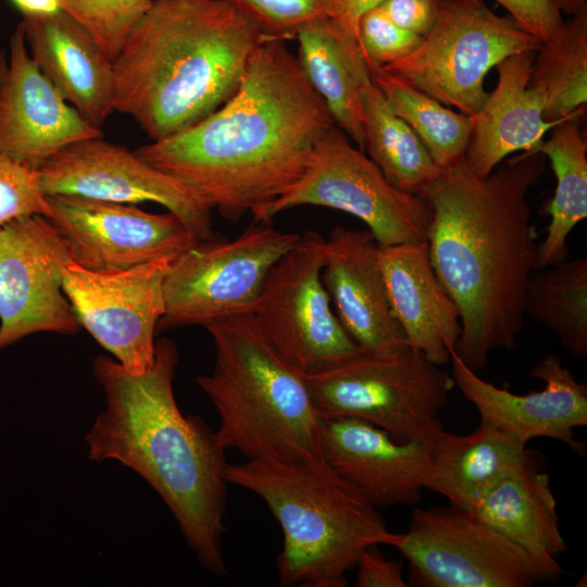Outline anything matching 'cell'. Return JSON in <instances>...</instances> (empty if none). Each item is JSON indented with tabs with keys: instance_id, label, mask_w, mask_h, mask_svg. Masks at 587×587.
<instances>
[{
	"instance_id": "7402d4cb",
	"label": "cell",
	"mask_w": 587,
	"mask_h": 587,
	"mask_svg": "<svg viewBox=\"0 0 587 587\" xmlns=\"http://www.w3.org/2000/svg\"><path fill=\"white\" fill-rule=\"evenodd\" d=\"M389 304L407 342L442 366L461 334L458 307L432 264L427 241L377 245Z\"/></svg>"
},
{
	"instance_id": "ffe728a7",
	"label": "cell",
	"mask_w": 587,
	"mask_h": 587,
	"mask_svg": "<svg viewBox=\"0 0 587 587\" xmlns=\"http://www.w3.org/2000/svg\"><path fill=\"white\" fill-rule=\"evenodd\" d=\"M377 245L369 229L337 226L325 240L322 270L337 317L359 347L370 351L408 344L391 312Z\"/></svg>"
},
{
	"instance_id": "2e32d148",
	"label": "cell",
	"mask_w": 587,
	"mask_h": 587,
	"mask_svg": "<svg viewBox=\"0 0 587 587\" xmlns=\"http://www.w3.org/2000/svg\"><path fill=\"white\" fill-rule=\"evenodd\" d=\"M48 220L64 237L72 261L91 271L127 270L176 257L197 241L172 212L77 196H50Z\"/></svg>"
},
{
	"instance_id": "8fae6325",
	"label": "cell",
	"mask_w": 587,
	"mask_h": 587,
	"mask_svg": "<svg viewBox=\"0 0 587 587\" xmlns=\"http://www.w3.org/2000/svg\"><path fill=\"white\" fill-rule=\"evenodd\" d=\"M300 205L351 214L366 224L378 245L426 241L432 221L429 205L391 185L337 126L323 137L302 177L251 214L253 222L270 224L278 213Z\"/></svg>"
},
{
	"instance_id": "6da1fadb",
	"label": "cell",
	"mask_w": 587,
	"mask_h": 587,
	"mask_svg": "<svg viewBox=\"0 0 587 587\" xmlns=\"http://www.w3.org/2000/svg\"><path fill=\"white\" fill-rule=\"evenodd\" d=\"M334 126L298 58L284 40L270 38L254 51L226 103L135 152L236 222L294 186Z\"/></svg>"
},
{
	"instance_id": "d4e9b609",
	"label": "cell",
	"mask_w": 587,
	"mask_h": 587,
	"mask_svg": "<svg viewBox=\"0 0 587 587\" xmlns=\"http://www.w3.org/2000/svg\"><path fill=\"white\" fill-rule=\"evenodd\" d=\"M467 512L540 559L558 561L566 550L550 477L533 452Z\"/></svg>"
},
{
	"instance_id": "d6986e66",
	"label": "cell",
	"mask_w": 587,
	"mask_h": 587,
	"mask_svg": "<svg viewBox=\"0 0 587 587\" xmlns=\"http://www.w3.org/2000/svg\"><path fill=\"white\" fill-rule=\"evenodd\" d=\"M433 436L401 441L360 419H321L324 460L377 509L420 500Z\"/></svg>"
},
{
	"instance_id": "8992f818",
	"label": "cell",
	"mask_w": 587,
	"mask_h": 587,
	"mask_svg": "<svg viewBox=\"0 0 587 587\" xmlns=\"http://www.w3.org/2000/svg\"><path fill=\"white\" fill-rule=\"evenodd\" d=\"M203 327L213 340L215 361L212 372L196 383L218 415V444L250 461L324 459L321 419L304 376L275 351L254 314Z\"/></svg>"
},
{
	"instance_id": "4dcf8cb0",
	"label": "cell",
	"mask_w": 587,
	"mask_h": 587,
	"mask_svg": "<svg viewBox=\"0 0 587 587\" xmlns=\"http://www.w3.org/2000/svg\"><path fill=\"white\" fill-rule=\"evenodd\" d=\"M371 74L391 110L411 127L441 170L464 160L472 135V116L447 108L382 68Z\"/></svg>"
},
{
	"instance_id": "7c38bea8",
	"label": "cell",
	"mask_w": 587,
	"mask_h": 587,
	"mask_svg": "<svg viewBox=\"0 0 587 587\" xmlns=\"http://www.w3.org/2000/svg\"><path fill=\"white\" fill-rule=\"evenodd\" d=\"M324 262L325 239L314 230L301 234L271 268L253 312L271 346L303 376L361 350L330 305Z\"/></svg>"
},
{
	"instance_id": "ab89813d",
	"label": "cell",
	"mask_w": 587,
	"mask_h": 587,
	"mask_svg": "<svg viewBox=\"0 0 587 587\" xmlns=\"http://www.w3.org/2000/svg\"><path fill=\"white\" fill-rule=\"evenodd\" d=\"M23 16H39L61 10L60 0H10Z\"/></svg>"
},
{
	"instance_id": "e575fe53",
	"label": "cell",
	"mask_w": 587,
	"mask_h": 587,
	"mask_svg": "<svg viewBox=\"0 0 587 587\" xmlns=\"http://www.w3.org/2000/svg\"><path fill=\"white\" fill-rule=\"evenodd\" d=\"M35 214L49 215L37 170L0 155V227Z\"/></svg>"
},
{
	"instance_id": "4316f807",
	"label": "cell",
	"mask_w": 587,
	"mask_h": 587,
	"mask_svg": "<svg viewBox=\"0 0 587 587\" xmlns=\"http://www.w3.org/2000/svg\"><path fill=\"white\" fill-rule=\"evenodd\" d=\"M585 108L563 118L535 150L546 155L557 186L547 207L550 223L538 246V270L567 258L571 232L587 217V145L580 121Z\"/></svg>"
},
{
	"instance_id": "74e56055",
	"label": "cell",
	"mask_w": 587,
	"mask_h": 587,
	"mask_svg": "<svg viewBox=\"0 0 587 587\" xmlns=\"http://www.w3.org/2000/svg\"><path fill=\"white\" fill-rule=\"evenodd\" d=\"M378 7L396 25L421 37L437 16V0H385Z\"/></svg>"
},
{
	"instance_id": "8d00e7d4",
	"label": "cell",
	"mask_w": 587,
	"mask_h": 587,
	"mask_svg": "<svg viewBox=\"0 0 587 587\" xmlns=\"http://www.w3.org/2000/svg\"><path fill=\"white\" fill-rule=\"evenodd\" d=\"M355 566H358L355 579L358 587L408 586L402 575L403 561L386 559L376 546L366 548Z\"/></svg>"
},
{
	"instance_id": "277c9868",
	"label": "cell",
	"mask_w": 587,
	"mask_h": 587,
	"mask_svg": "<svg viewBox=\"0 0 587 587\" xmlns=\"http://www.w3.org/2000/svg\"><path fill=\"white\" fill-rule=\"evenodd\" d=\"M266 39L226 0H153L113 61L114 110L152 141L178 134L236 93Z\"/></svg>"
},
{
	"instance_id": "7a4b0ae2",
	"label": "cell",
	"mask_w": 587,
	"mask_h": 587,
	"mask_svg": "<svg viewBox=\"0 0 587 587\" xmlns=\"http://www.w3.org/2000/svg\"><path fill=\"white\" fill-rule=\"evenodd\" d=\"M544 171L537 151L515 155L486 177L463 160L441 170L420 195L432 210V264L460 314L454 351L475 372L491 352L514 348L523 330L539 246L528 193Z\"/></svg>"
},
{
	"instance_id": "5bb4252c",
	"label": "cell",
	"mask_w": 587,
	"mask_h": 587,
	"mask_svg": "<svg viewBox=\"0 0 587 587\" xmlns=\"http://www.w3.org/2000/svg\"><path fill=\"white\" fill-rule=\"evenodd\" d=\"M175 257L98 272L70 262L63 290L79 324L129 373L153 362L154 334L165 312L163 283Z\"/></svg>"
},
{
	"instance_id": "9c48e42d",
	"label": "cell",
	"mask_w": 587,
	"mask_h": 587,
	"mask_svg": "<svg viewBox=\"0 0 587 587\" xmlns=\"http://www.w3.org/2000/svg\"><path fill=\"white\" fill-rule=\"evenodd\" d=\"M395 548L422 587H529L555 579L558 561L536 557L466 510L415 508Z\"/></svg>"
},
{
	"instance_id": "f1b7e54d",
	"label": "cell",
	"mask_w": 587,
	"mask_h": 587,
	"mask_svg": "<svg viewBox=\"0 0 587 587\" xmlns=\"http://www.w3.org/2000/svg\"><path fill=\"white\" fill-rule=\"evenodd\" d=\"M527 87L539 99L547 121L586 108L587 5L542 41Z\"/></svg>"
},
{
	"instance_id": "e0dca14e",
	"label": "cell",
	"mask_w": 587,
	"mask_h": 587,
	"mask_svg": "<svg viewBox=\"0 0 587 587\" xmlns=\"http://www.w3.org/2000/svg\"><path fill=\"white\" fill-rule=\"evenodd\" d=\"M101 136L37 66L20 23L0 52V155L38 170L64 148Z\"/></svg>"
},
{
	"instance_id": "3957f363",
	"label": "cell",
	"mask_w": 587,
	"mask_h": 587,
	"mask_svg": "<svg viewBox=\"0 0 587 587\" xmlns=\"http://www.w3.org/2000/svg\"><path fill=\"white\" fill-rule=\"evenodd\" d=\"M176 345L155 344L152 364L129 373L107 355L92 371L105 407L85 435L91 461H117L136 472L164 501L200 564L226 575L222 552L227 496L225 451L199 416L184 415L173 390Z\"/></svg>"
},
{
	"instance_id": "ba28073f",
	"label": "cell",
	"mask_w": 587,
	"mask_h": 587,
	"mask_svg": "<svg viewBox=\"0 0 587 587\" xmlns=\"http://www.w3.org/2000/svg\"><path fill=\"white\" fill-rule=\"evenodd\" d=\"M541 43L484 0H437L435 23L417 48L382 70L473 116L487 98L488 72L511 55L536 52Z\"/></svg>"
},
{
	"instance_id": "f35d334b",
	"label": "cell",
	"mask_w": 587,
	"mask_h": 587,
	"mask_svg": "<svg viewBox=\"0 0 587 587\" xmlns=\"http://www.w3.org/2000/svg\"><path fill=\"white\" fill-rule=\"evenodd\" d=\"M336 7V18L345 27L358 36L360 17L369 10L378 7L385 0H333ZM359 38V36H358Z\"/></svg>"
},
{
	"instance_id": "1f68e13d",
	"label": "cell",
	"mask_w": 587,
	"mask_h": 587,
	"mask_svg": "<svg viewBox=\"0 0 587 587\" xmlns=\"http://www.w3.org/2000/svg\"><path fill=\"white\" fill-rule=\"evenodd\" d=\"M153 0H60L62 11L80 23L113 62Z\"/></svg>"
},
{
	"instance_id": "83f0119b",
	"label": "cell",
	"mask_w": 587,
	"mask_h": 587,
	"mask_svg": "<svg viewBox=\"0 0 587 587\" xmlns=\"http://www.w3.org/2000/svg\"><path fill=\"white\" fill-rule=\"evenodd\" d=\"M361 104L364 152L396 188L422 195L441 168L411 127L391 110L373 79L362 89Z\"/></svg>"
},
{
	"instance_id": "484cf974",
	"label": "cell",
	"mask_w": 587,
	"mask_h": 587,
	"mask_svg": "<svg viewBox=\"0 0 587 587\" xmlns=\"http://www.w3.org/2000/svg\"><path fill=\"white\" fill-rule=\"evenodd\" d=\"M530 452L522 440L484 422L464 436L440 427L432 437L424 489L437 492L449 503L469 511Z\"/></svg>"
},
{
	"instance_id": "603a6c76",
	"label": "cell",
	"mask_w": 587,
	"mask_h": 587,
	"mask_svg": "<svg viewBox=\"0 0 587 587\" xmlns=\"http://www.w3.org/2000/svg\"><path fill=\"white\" fill-rule=\"evenodd\" d=\"M535 53H517L501 61L496 66L497 86L472 116L464 161L480 177L514 152L535 151L546 133L563 120H545L539 99L527 87Z\"/></svg>"
},
{
	"instance_id": "44dd1931",
	"label": "cell",
	"mask_w": 587,
	"mask_h": 587,
	"mask_svg": "<svg viewBox=\"0 0 587 587\" xmlns=\"http://www.w3.org/2000/svg\"><path fill=\"white\" fill-rule=\"evenodd\" d=\"M32 59L60 95L100 128L115 111L113 62L92 35L60 10L20 22Z\"/></svg>"
},
{
	"instance_id": "836d02e7",
	"label": "cell",
	"mask_w": 587,
	"mask_h": 587,
	"mask_svg": "<svg viewBox=\"0 0 587 587\" xmlns=\"http://www.w3.org/2000/svg\"><path fill=\"white\" fill-rule=\"evenodd\" d=\"M358 36L371 72L409 55L423 39L396 25L379 7L360 17Z\"/></svg>"
},
{
	"instance_id": "30bf717a",
	"label": "cell",
	"mask_w": 587,
	"mask_h": 587,
	"mask_svg": "<svg viewBox=\"0 0 587 587\" xmlns=\"http://www.w3.org/2000/svg\"><path fill=\"white\" fill-rule=\"evenodd\" d=\"M301 234L253 222L237 238L212 236L177 254L163 283L160 328L253 314L271 268Z\"/></svg>"
},
{
	"instance_id": "f546056e",
	"label": "cell",
	"mask_w": 587,
	"mask_h": 587,
	"mask_svg": "<svg viewBox=\"0 0 587 587\" xmlns=\"http://www.w3.org/2000/svg\"><path fill=\"white\" fill-rule=\"evenodd\" d=\"M525 314L550 329L573 358L587 355V259H564L535 272Z\"/></svg>"
},
{
	"instance_id": "5b68a950",
	"label": "cell",
	"mask_w": 587,
	"mask_h": 587,
	"mask_svg": "<svg viewBox=\"0 0 587 587\" xmlns=\"http://www.w3.org/2000/svg\"><path fill=\"white\" fill-rule=\"evenodd\" d=\"M228 484L259 496L278 522L282 586L345 587L362 552L396 544L378 509L328 463L247 460L229 464Z\"/></svg>"
},
{
	"instance_id": "52a82bcc",
	"label": "cell",
	"mask_w": 587,
	"mask_h": 587,
	"mask_svg": "<svg viewBox=\"0 0 587 587\" xmlns=\"http://www.w3.org/2000/svg\"><path fill=\"white\" fill-rule=\"evenodd\" d=\"M320 419L355 417L401 441L426 439L454 387L451 374L409 344L361 348L340 363L304 376Z\"/></svg>"
},
{
	"instance_id": "60d3db41",
	"label": "cell",
	"mask_w": 587,
	"mask_h": 587,
	"mask_svg": "<svg viewBox=\"0 0 587 587\" xmlns=\"http://www.w3.org/2000/svg\"><path fill=\"white\" fill-rule=\"evenodd\" d=\"M550 3L559 11L570 15L576 14L579 10L587 5L586 0H549Z\"/></svg>"
},
{
	"instance_id": "cb8c5ba5",
	"label": "cell",
	"mask_w": 587,
	"mask_h": 587,
	"mask_svg": "<svg viewBox=\"0 0 587 587\" xmlns=\"http://www.w3.org/2000/svg\"><path fill=\"white\" fill-rule=\"evenodd\" d=\"M298 61L335 125L364 152L361 93L372 79L355 34L333 17L311 22L297 35Z\"/></svg>"
},
{
	"instance_id": "4fadbf2b",
	"label": "cell",
	"mask_w": 587,
	"mask_h": 587,
	"mask_svg": "<svg viewBox=\"0 0 587 587\" xmlns=\"http://www.w3.org/2000/svg\"><path fill=\"white\" fill-rule=\"evenodd\" d=\"M70 262L64 237L46 216H22L0 227V350L36 333L80 329L63 290Z\"/></svg>"
},
{
	"instance_id": "9a60e30c",
	"label": "cell",
	"mask_w": 587,
	"mask_h": 587,
	"mask_svg": "<svg viewBox=\"0 0 587 587\" xmlns=\"http://www.w3.org/2000/svg\"><path fill=\"white\" fill-rule=\"evenodd\" d=\"M37 172L47 197L77 196L126 204L155 202L180 218L198 240L213 236L212 209L195 190L102 136L64 148Z\"/></svg>"
},
{
	"instance_id": "d590c367",
	"label": "cell",
	"mask_w": 587,
	"mask_h": 587,
	"mask_svg": "<svg viewBox=\"0 0 587 587\" xmlns=\"http://www.w3.org/2000/svg\"><path fill=\"white\" fill-rule=\"evenodd\" d=\"M525 30L545 41L564 22L549 0H495Z\"/></svg>"
},
{
	"instance_id": "d6a6232c",
	"label": "cell",
	"mask_w": 587,
	"mask_h": 587,
	"mask_svg": "<svg viewBox=\"0 0 587 587\" xmlns=\"http://www.w3.org/2000/svg\"><path fill=\"white\" fill-rule=\"evenodd\" d=\"M270 38H296L304 25L336 16L333 0H226Z\"/></svg>"
},
{
	"instance_id": "ac0fdd59",
	"label": "cell",
	"mask_w": 587,
	"mask_h": 587,
	"mask_svg": "<svg viewBox=\"0 0 587 587\" xmlns=\"http://www.w3.org/2000/svg\"><path fill=\"white\" fill-rule=\"evenodd\" d=\"M454 387L472 403L484 422L527 444L533 438L560 440L582 453L574 429L587 425V386L578 382L560 358L549 353L530 370L545 383L540 391L516 395L483 379L450 350Z\"/></svg>"
}]
</instances>
